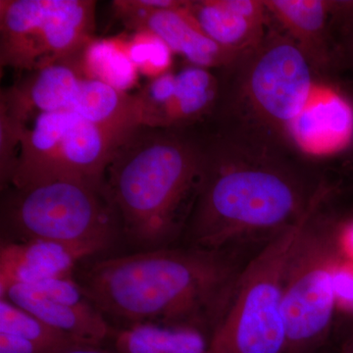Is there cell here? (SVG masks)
<instances>
[{"label": "cell", "instance_id": "1", "mask_svg": "<svg viewBox=\"0 0 353 353\" xmlns=\"http://www.w3.org/2000/svg\"><path fill=\"white\" fill-rule=\"evenodd\" d=\"M203 139L199 194L183 234L189 246L231 252L269 241L328 199L334 188L288 141L217 124Z\"/></svg>", "mask_w": 353, "mask_h": 353}, {"label": "cell", "instance_id": "2", "mask_svg": "<svg viewBox=\"0 0 353 353\" xmlns=\"http://www.w3.org/2000/svg\"><path fill=\"white\" fill-rule=\"evenodd\" d=\"M243 266L231 252L157 248L97 261L78 283L105 318L211 334Z\"/></svg>", "mask_w": 353, "mask_h": 353}, {"label": "cell", "instance_id": "3", "mask_svg": "<svg viewBox=\"0 0 353 353\" xmlns=\"http://www.w3.org/2000/svg\"><path fill=\"white\" fill-rule=\"evenodd\" d=\"M188 129L139 126L113 150L104 188L121 230L145 250L183 234L203 169V139Z\"/></svg>", "mask_w": 353, "mask_h": 353}, {"label": "cell", "instance_id": "4", "mask_svg": "<svg viewBox=\"0 0 353 353\" xmlns=\"http://www.w3.org/2000/svg\"><path fill=\"white\" fill-rule=\"evenodd\" d=\"M221 71L215 122L292 143L290 127L312 99L318 76L287 32L273 19L259 46Z\"/></svg>", "mask_w": 353, "mask_h": 353}, {"label": "cell", "instance_id": "5", "mask_svg": "<svg viewBox=\"0 0 353 353\" xmlns=\"http://www.w3.org/2000/svg\"><path fill=\"white\" fill-rule=\"evenodd\" d=\"M321 208L267 241L243 266L226 310L210 334L206 353H285V266L299 236Z\"/></svg>", "mask_w": 353, "mask_h": 353}, {"label": "cell", "instance_id": "6", "mask_svg": "<svg viewBox=\"0 0 353 353\" xmlns=\"http://www.w3.org/2000/svg\"><path fill=\"white\" fill-rule=\"evenodd\" d=\"M2 219L19 241H48L68 246L83 257L105 250L121 229L104 185L54 181L14 190Z\"/></svg>", "mask_w": 353, "mask_h": 353}, {"label": "cell", "instance_id": "7", "mask_svg": "<svg viewBox=\"0 0 353 353\" xmlns=\"http://www.w3.org/2000/svg\"><path fill=\"white\" fill-rule=\"evenodd\" d=\"M126 136L74 113L37 114L21 131L17 160L8 185L25 190L71 180L104 185L113 150Z\"/></svg>", "mask_w": 353, "mask_h": 353}, {"label": "cell", "instance_id": "8", "mask_svg": "<svg viewBox=\"0 0 353 353\" xmlns=\"http://www.w3.org/2000/svg\"><path fill=\"white\" fill-rule=\"evenodd\" d=\"M319 211L299 236L285 266V353H311L328 336L338 309L334 276L343 256L336 227L319 220Z\"/></svg>", "mask_w": 353, "mask_h": 353}, {"label": "cell", "instance_id": "9", "mask_svg": "<svg viewBox=\"0 0 353 353\" xmlns=\"http://www.w3.org/2000/svg\"><path fill=\"white\" fill-rule=\"evenodd\" d=\"M97 2L1 0L0 65L39 71L73 61L94 39Z\"/></svg>", "mask_w": 353, "mask_h": 353}, {"label": "cell", "instance_id": "10", "mask_svg": "<svg viewBox=\"0 0 353 353\" xmlns=\"http://www.w3.org/2000/svg\"><path fill=\"white\" fill-rule=\"evenodd\" d=\"M0 110L21 125L39 113L70 112L121 134L139 127L134 95L85 78L75 61L32 72L2 90Z\"/></svg>", "mask_w": 353, "mask_h": 353}, {"label": "cell", "instance_id": "11", "mask_svg": "<svg viewBox=\"0 0 353 353\" xmlns=\"http://www.w3.org/2000/svg\"><path fill=\"white\" fill-rule=\"evenodd\" d=\"M219 97V78L190 64L158 77L134 94L139 126L158 129H188L208 120Z\"/></svg>", "mask_w": 353, "mask_h": 353}, {"label": "cell", "instance_id": "12", "mask_svg": "<svg viewBox=\"0 0 353 353\" xmlns=\"http://www.w3.org/2000/svg\"><path fill=\"white\" fill-rule=\"evenodd\" d=\"M183 0H117L114 13L128 29L145 30L168 44L173 53L189 64L208 70H224L241 55L225 50L204 34Z\"/></svg>", "mask_w": 353, "mask_h": 353}, {"label": "cell", "instance_id": "13", "mask_svg": "<svg viewBox=\"0 0 353 353\" xmlns=\"http://www.w3.org/2000/svg\"><path fill=\"white\" fill-rule=\"evenodd\" d=\"M3 299L81 345H101L111 334L105 316L71 277L12 285Z\"/></svg>", "mask_w": 353, "mask_h": 353}, {"label": "cell", "instance_id": "14", "mask_svg": "<svg viewBox=\"0 0 353 353\" xmlns=\"http://www.w3.org/2000/svg\"><path fill=\"white\" fill-rule=\"evenodd\" d=\"M264 3L274 21L303 51L318 78L327 80L341 64L333 32L336 1L264 0Z\"/></svg>", "mask_w": 353, "mask_h": 353}, {"label": "cell", "instance_id": "15", "mask_svg": "<svg viewBox=\"0 0 353 353\" xmlns=\"http://www.w3.org/2000/svg\"><path fill=\"white\" fill-rule=\"evenodd\" d=\"M289 139L305 157L322 161L353 145V103L343 90L330 87L312 99L292 125Z\"/></svg>", "mask_w": 353, "mask_h": 353}, {"label": "cell", "instance_id": "16", "mask_svg": "<svg viewBox=\"0 0 353 353\" xmlns=\"http://www.w3.org/2000/svg\"><path fill=\"white\" fill-rule=\"evenodd\" d=\"M187 10L206 36L236 55L259 46L273 24L264 0H196Z\"/></svg>", "mask_w": 353, "mask_h": 353}, {"label": "cell", "instance_id": "17", "mask_svg": "<svg viewBox=\"0 0 353 353\" xmlns=\"http://www.w3.org/2000/svg\"><path fill=\"white\" fill-rule=\"evenodd\" d=\"M85 259L68 246L31 240L6 243L0 250V299L15 285H30L71 277L77 262Z\"/></svg>", "mask_w": 353, "mask_h": 353}, {"label": "cell", "instance_id": "18", "mask_svg": "<svg viewBox=\"0 0 353 353\" xmlns=\"http://www.w3.org/2000/svg\"><path fill=\"white\" fill-rule=\"evenodd\" d=\"M208 333L187 326L139 323L114 334L115 353H206Z\"/></svg>", "mask_w": 353, "mask_h": 353}, {"label": "cell", "instance_id": "19", "mask_svg": "<svg viewBox=\"0 0 353 353\" xmlns=\"http://www.w3.org/2000/svg\"><path fill=\"white\" fill-rule=\"evenodd\" d=\"M74 61L85 78L99 81L121 92L128 94L139 80L138 69L128 53L126 37L94 38Z\"/></svg>", "mask_w": 353, "mask_h": 353}, {"label": "cell", "instance_id": "20", "mask_svg": "<svg viewBox=\"0 0 353 353\" xmlns=\"http://www.w3.org/2000/svg\"><path fill=\"white\" fill-rule=\"evenodd\" d=\"M0 333L19 336L54 353L81 345L6 299H0Z\"/></svg>", "mask_w": 353, "mask_h": 353}, {"label": "cell", "instance_id": "21", "mask_svg": "<svg viewBox=\"0 0 353 353\" xmlns=\"http://www.w3.org/2000/svg\"><path fill=\"white\" fill-rule=\"evenodd\" d=\"M126 39L128 53L139 74L154 80L170 72L174 53L163 39L145 30L134 31Z\"/></svg>", "mask_w": 353, "mask_h": 353}, {"label": "cell", "instance_id": "22", "mask_svg": "<svg viewBox=\"0 0 353 353\" xmlns=\"http://www.w3.org/2000/svg\"><path fill=\"white\" fill-rule=\"evenodd\" d=\"M333 32L341 63L347 60L353 64V1L336 2Z\"/></svg>", "mask_w": 353, "mask_h": 353}, {"label": "cell", "instance_id": "23", "mask_svg": "<svg viewBox=\"0 0 353 353\" xmlns=\"http://www.w3.org/2000/svg\"><path fill=\"white\" fill-rule=\"evenodd\" d=\"M336 305L345 312L353 310V262L343 257L334 276Z\"/></svg>", "mask_w": 353, "mask_h": 353}, {"label": "cell", "instance_id": "24", "mask_svg": "<svg viewBox=\"0 0 353 353\" xmlns=\"http://www.w3.org/2000/svg\"><path fill=\"white\" fill-rule=\"evenodd\" d=\"M0 353H54L34 345L31 341L0 333Z\"/></svg>", "mask_w": 353, "mask_h": 353}, {"label": "cell", "instance_id": "25", "mask_svg": "<svg viewBox=\"0 0 353 353\" xmlns=\"http://www.w3.org/2000/svg\"><path fill=\"white\" fill-rule=\"evenodd\" d=\"M336 229L341 254L353 262V219L347 221Z\"/></svg>", "mask_w": 353, "mask_h": 353}, {"label": "cell", "instance_id": "26", "mask_svg": "<svg viewBox=\"0 0 353 353\" xmlns=\"http://www.w3.org/2000/svg\"><path fill=\"white\" fill-rule=\"evenodd\" d=\"M60 353H111L103 350L101 345H76ZM115 353V352H114Z\"/></svg>", "mask_w": 353, "mask_h": 353}, {"label": "cell", "instance_id": "27", "mask_svg": "<svg viewBox=\"0 0 353 353\" xmlns=\"http://www.w3.org/2000/svg\"><path fill=\"white\" fill-rule=\"evenodd\" d=\"M343 353H353V336L345 341L343 348Z\"/></svg>", "mask_w": 353, "mask_h": 353}, {"label": "cell", "instance_id": "28", "mask_svg": "<svg viewBox=\"0 0 353 353\" xmlns=\"http://www.w3.org/2000/svg\"><path fill=\"white\" fill-rule=\"evenodd\" d=\"M350 314L353 315V310H352V313H350Z\"/></svg>", "mask_w": 353, "mask_h": 353}]
</instances>
